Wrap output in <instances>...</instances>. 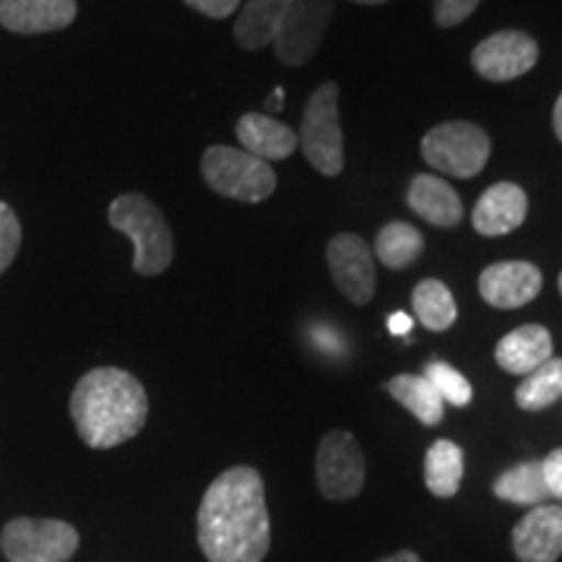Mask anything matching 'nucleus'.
Here are the masks:
<instances>
[{
	"label": "nucleus",
	"instance_id": "obj_32",
	"mask_svg": "<svg viewBox=\"0 0 562 562\" xmlns=\"http://www.w3.org/2000/svg\"><path fill=\"white\" fill-rule=\"evenodd\" d=\"M552 128H554V136L562 140V94L558 97V102H554V112H552Z\"/></svg>",
	"mask_w": 562,
	"mask_h": 562
},
{
	"label": "nucleus",
	"instance_id": "obj_13",
	"mask_svg": "<svg viewBox=\"0 0 562 562\" xmlns=\"http://www.w3.org/2000/svg\"><path fill=\"white\" fill-rule=\"evenodd\" d=\"M521 562H558L562 554V505H537L510 533Z\"/></svg>",
	"mask_w": 562,
	"mask_h": 562
},
{
	"label": "nucleus",
	"instance_id": "obj_19",
	"mask_svg": "<svg viewBox=\"0 0 562 562\" xmlns=\"http://www.w3.org/2000/svg\"><path fill=\"white\" fill-rule=\"evenodd\" d=\"M292 0H248L235 21V40L243 50H263L277 37Z\"/></svg>",
	"mask_w": 562,
	"mask_h": 562
},
{
	"label": "nucleus",
	"instance_id": "obj_12",
	"mask_svg": "<svg viewBox=\"0 0 562 562\" xmlns=\"http://www.w3.org/2000/svg\"><path fill=\"white\" fill-rule=\"evenodd\" d=\"M542 271L529 261H501L480 273V294L497 311H516L542 292Z\"/></svg>",
	"mask_w": 562,
	"mask_h": 562
},
{
	"label": "nucleus",
	"instance_id": "obj_18",
	"mask_svg": "<svg viewBox=\"0 0 562 562\" xmlns=\"http://www.w3.org/2000/svg\"><path fill=\"white\" fill-rule=\"evenodd\" d=\"M235 131L243 149L263 161L290 159L300 146L297 133H294L290 125L279 123L277 117L271 115H258V112L243 115L240 121H237Z\"/></svg>",
	"mask_w": 562,
	"mask_h": 562
},
{
	"label": "nucleus",
	"instance_id": "obj_25",
	"mask_svg": "<svg viewBox=\"0 0 562 562\" xmlns=\"http://www.w3.org/2000/svg\"><path fill=\"white\" fill-rule=\"evenodd\" d=\"M562 398V360L552 357L542 368H537L524 378L516 389V404L524 412H542Z\"/></svg>",
	"mask_w": 562,
	"mask_h": 562
},
{
	"label": "nucleus",
	"instance_id": "obj_5",
	"mask_svg": "<svg viewBox=\"0 0 562 562\" xmlns=\"http://www.w3.org/2000/svg\"><path fill=\"white\" fill-rule=\"evenodd\" d=\"M300 149L321 175L336 178L344 170V136L339 125V87L321 83L302 112Z\"/></svg>",
	"mask_w": 562,
	"mask_h": 562
},
{
	"label": "nucleus",
	"instance_id": "obj_3",
	"mask_svg": "<svg viewBox=\"0 0 562 562\" xmlns=\"http://www.w3.org/2000/svg\"><path fill=\"white\" fill-rule=\"evenodd\" d=\"M108 222L133 243V269L140 277H157L170 269L175 237L165 214L140 193H123L110 203Z\"/></svg>",
	"mask_w": 562,
	"mask_h": 562
},
{
	"label": "nucleus",
	"instance_id": "obj_15",
	"mask_svg": "<svg viewBox=\"0 0 562 562\" xmlns=\"http://www.w3.org/2000/svg\"><path fill=\"white\" fill-rule=\"evenodd\" d=\"M76 0H0V26L13 34H45L74 24Z\"/></svg>",
	"mask_w": 562,
	"mask_h": 562
},
{
	"label": "nucleus",
	"instance_id": "obj_9",
	"mask_svg": "<svg viewBox=\"0 0 562 562\" xmlns=\"http://www.w3.org/2000/svg\"><path fill=\"white\" fill-rule=\"evenodd\" d=\"M334 16V0H292L273 37V50L284 66H305L318 53Z\"/></svg>",
	"mask_w": 562,
	"mask_h": 562
},
{
	"label": "nucleus",
	"instance_id": "obj_21",
	"mask_svg": "<svg viewBox=\"0 0 562 562\" xmlns=\"http://www.w3.org/2000/svg\"><path fill=\"white\" fill-rule=\"evenodd\" d=\"M463 451L453 440H435L425 456V484L435 497H453L463 482Z\"/></svg>",
	"mask_w": 562,
	"mask_h": 562
},
{
	"label": "nucleus",
	"instance_id": "obj_7",
	"mask_svg": "<svg viewBox=\"0 0 562 562\" xmlns=\"http://www.w3.org/2000/svg\"><path fill=\"white\" fill-rule=\"evenodd\" d=\"M0 547L9 562H68L79 550V531L55 518H13Z\"/></svg>",
	"mask_w": 562,
	"mask_h": 562
},
{
	"label": "nucleus",
	"instance_id": "obj_24",
	"mask_svg": "<svg viewBox=\"0 0 562 562\" xmlns=\"http://www.w3.org/2000/svg\"><path fill=\"white\" fill-rule=\"evenodd\" d=\"M425 252V237L417 227L406 222H389L375 237V256L383 266L398 271L409 269L417 258Z\"/></svg>",
	"mask_w": 562,
	"mask_h": 562
},
{
	"label": "nucleus",
	"instance_id": "obj_36",
	"mask_svg": "<svg viewBox=\"0 0 562 562\" xmlns=\"http://www.w3.org/2000/svg\"><path fill=\"white\" fill-rule=\"evenodd\" d=\"M558 284H560V292H562V273H560V281H558Z\"/></svg>",
	"mask_w": 562,
	"mask_h": 562
},
{
	"label": "nucleus",
	"instance_id": "obj_1",
	"mask_svg": "<svg viewBox=\"0 0 562 562\" xmlns=\"http://www.w3.org/2000/svg\"><path fill=\"white\" fill-rule=\"evenodd\" d=\"M199 544L209 562H263L271 550V518L256 469L232 467L203 492Z\"/></svg>",
	"mask_w": 562,
	"mask_h": 562
},
{
	"label": "nucleus",
	"instance_id": "obj_10",
	"mask_svg": "<svg viewBox=\"0 0 562 562\" xmlns=\"http://www.w3.org/2000/svg\"><path fill=\"white\" fill-rule=\"evenodd\" d=\"M539 45L526 32L503 30L482 40L472 53V66L487 81H513L537 66Z\"/></svg>",
	"mask_w": 562,
	"mask_h": 562
},
{
	"label": "nucleus",
	"instance_id": "obj_14",
	"mask_svg": "<svg viewBox=\"0 0 562 562\" xmlns=\"http://www.w3.org/2000/svg\"><path fill=\"white\" fill-rule=\"evenodd\" d=\"M529 214V199L516 182H495L476 201L472 224L484 237H503L518 229Z\"/></svg>",
	"mask_w": 562,
	"mask_h": 562
},
{
	"label": "nucleus",
	"instance_id": "obj_28",
	"mask_svg": "<svg viewBox=\"0 0 562 562\" xmlns=\"http://www.w3.org/2000/svg\"><path fill=\"white\" fill-rule=\"evenodd\" d=\"M482 0H435V24L448 30V26L461 24L476 11Z\"/></svg>",
	"mask_w": 562,
	"mask_h": 562
},
{
	"label": "nucleus",
	"instance_id": "obj_23",
	"mask_svg": "<svg viewBox=\"0 0 562 562\" xmlns=\"http://www.w3.org/2000/svg\"><path fill=\"white\" fill-rule=\"evenodd\" d=\"M412 307L419 323L430 331H448L459 318V307L451 290L438 279H425L414 286Z\"/></svg>",
	"mask_w": 562,
	"mask_h": 562
},
{
	"label": "nucleus",
	"instance_id": "obj_17",
	"mask_svg": "<svg viewBox=\"0 0 562 562\" xmlns=\"http://www.w3.org/2000/svg\"><path fill=\"white\" fill-rule=\"evenodd\" d=\"M552 334L539 323H526L516 331L503 336L495 347V360L510 375H529L552 360Z\"/></svg>",
	"mask_w": 562,
	"mask_h": 562
},
{
	"label": "nucleus",
	"instance_id": "obj_30",
	"mask_svg": "<svg viewBox=\"0 0 562 562\" xmlns=\"http://www.w3.org/2000/svg\"><path fill=\"white\" fill-rule=\"evenodd\" d=\"M182 3L191 5L193 11H199L209 19H227L237 11L240 0H182Z\"/></svg>",
	"mask_w": 562,
	"mask_h": 562
},
{
	"label": "nucleus",
	"instance_id": "obj_16",
	"mask_svg": "<svg viewBox=\"0 0 562 562\" xmlns=\"http://www.w3.org/2000/svg\"><path fill=\"white\" fill-rule=\"evenodd\" d=\"M406 203L414 214L435 227H456L463 220L461 195L438 175H414L406 188Z\"/></svg>",
	"mask_w": 562,
	"mask_h": 562
},
{
	"label": "nucleus",
	"instance_id": "obj_33",
	"mask_svg": "<svg viewBox=\"0 0 562 562\" xmlns=\"http://www.w3.org/2000/svg\"><path fill=\"white\" fill-rule=\"evenodd\" d=\"M378 562H422V560H419V554H414L409 550H402L396 554H389V558H381Z\"/></svg>",
	"mask_w": 562,
	"mask_h": 562
},
{
	"label": "nucleus",
	"instance_id": "obj_35",
	"mask_svg": "<svg viewBox=\"0 0 562 562\" xmlns=\"http://www.w3.org/2000/svg\"><path fill=\"white\" fill-rule=\"evenodd\" d=\"M351 3H362V5H381V3H389V0H351Z\"/></svg>",
	"mask_w": 562,
	"mask_h": 562
},
{
	"label": "nucleus",
	"instance_id": "obj_22",
	"mask_svg": "<svg viewBox=\"0 0 562 562\" xmlns=\"http://www.w3.org/2000/svg\"><path fill=\"white\" fill-rule=\"evenodd\" d=\"M385 391H389L404 409H409L422 425L435 427L440 425L442 417H446V409H442L446 402L438 396V391L432 389L425 375H396L385 383Z\"/></svg>",
	"mask_w": 562,
	"mask_h": 562
},
{
	"label": "nucleus",
	"instance_id": "obj_29",
	"mask_svg": "<svg viewBox=\"0 0 562 562\" xmlns=\"http://www.w3.org/2000/svg\"><path fill=\"white\" fill-rule=\"evenodd\" d=\"M542 467L550 497L562 503V448H554V451L542 461Z\"/></svg>",
	"mask_w": 562,
	"mask_h": 562
},
{
	"label": "nucleus",
	"instance_id": "obj_4",
	"mask_svg": "<svg viewBox=\"0 0 562 562\" xmlns=\"http://www.w3.org/2000/svg\"><path fill=\"white\" fill-rule=\"evenodd\" d=\"M203 180L214 193L243 203H261L277 191V172L269 161L235 146H211L201 159Z\"/></svg>",
	"mask_w": 562,
	"mask_h": 562
},
{
	"label": "nucleus",
	"instance_id": "obj_26",
	"mask_svg": "<svg viewBox=\"0 0 562 562\" xmlns=\"http://www.w3.org/2000/svg\"><path fill=\"white\" fill-rule=\"evenodd\" d=\"M422 375L430 381V385L438 391V396L442 398V402H448L453 406H467L469 402H472V393H474L472 383H469L467 378H463L456 368H451L448 362L432 360Z\"/></svg>",
	"mask_w": 562,
	"mask_h": 562
},
{
	"label": "nucleus",
	"instance_id": "obj_11",
	"mask_svg": "<svg viewBox=\"0 0 562 562\" xmlns=\"http://www.w3.org/2000/svg\"><path fill=\"white\" fill-rule=\"evenodd\" d=\"M334 284L355 305H368L375 297V261L370 245L360 235L341 232L326 248Z\"/></svg>",
	"mask_w": 562,
	"mask_h": 562
},
{
	"label": "nucleus",
	"instance_id": "obj_6",
	"mask_svg": "<svg viewBox=\"0 0 562 562\" xmlns=\"http://www.w3.org/2000/svg\"><path fill=\"white\" fill-rule=\"evenodd\" d=\"M490 136L476 123H440L422 138V157L448 178H474L490 159Z\"/></svg>",
	"mask_w": 562,
	"mask_h": 562
},
{
	"label": "nucleus",
	"instance_id": "obj_20",
	"mask_svg": "<svg viewBox=\"0 0 562 562\" xmlns=\"http://www.w3.org/2000/svg\"><path fill=\"white\" fill-rule=\"evenodd\" d=\"M495 497L505 503L524 505V508H537V505H547L550 501V490L544 482V467L542 461H524L516 467L505 469L492 484Z\"/></svg>",
	"mask_w": 562,
	"mask_h": 562
},
{
	"label": "nucleus",
	"instance_id": "obj_31",
	"mask_svg": "<svg viewBox=\"0 0 562 562\" xmlns=\"http://www.w3.org/2000/svg\"><path fill=\"white\" fill-rule=\"evenodd\" d=\"M414 321L406 313H393L389 318V331L393 336H409Z\"/></svg>",
	"mask_w": 562,
	"mask_h": 562
},
{
	"label": "nucleus",
	"instance_id": "obj_2",
	"mask_svg": "<svg viewBox=\"0 0 562 562\" xmlns=\"http://www.w3.org/2000/svg\"><path fill=\"white\" fill-rule=\"evenodd\" d=\"M70 419L89 448L108 451L144 430L149 419V396L131 372L94 368L70 393Z\"/></svg>",
	"mask_w": 562,
	"mask_h": 562
},
{
	"label": "nucleus",
	"instance_id": "obj_27",
	"mask_svg": "<svg viewBox=\"0 0 562 562\" xmlns=\"http://www.w3.org/2000/svg\"><path fill=\"white\" fill-rule=\"evenodd\" d=\"M21 250V222L9 203L0 201V273L9 271Z\"/></svg>",
	"mask_w": 562,
	"mask_h": 562
},
{
	"label": "nucleus",
	"instance_id": "obj_34",
	"mask_svg": "<svg viewBox=\"0 0 562 562\" xmlns=\"http://www.w3.org/2000/svg\"><path fill=\"white\" fill-rule=\"evenodd\" d=\"M281 97H284V91H281V89L273 91L271 100H269V108H277V110H281Z\"/></svg>",
	"mask_w": 562,
	"mask_h": 562
},
{
	"label": "nucleus",
	"instance_id": "obj_8",
	"mask_svg": "<svg viewBox=\"0 0 562 562\" xmlns=\"http://www.w3.org/2000/svg\"><path fill=\"white\" fill-rule=\"evenodd\" d=\"M315 480L326 501H351L364 487V456L347 430L323 435L315 451Z\"/></svg>",
	"mask_w": 562,
	"mask_h": 562
}]
</instances>
